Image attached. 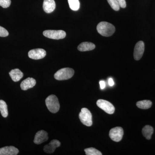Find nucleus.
Wrapping results in <instances>:
<instances>
[{
    "label": "nucleus",
    "mask_w": 155,
    "mask_h": 155,
    "mask_svg": "<svg viewBox=\"0 0 155 155\" xmlns=\"http://www.w3.org/2000/svg\"><path fill=\"white\" fill-rule=\"evenodd\" d=\"M19 150L14 146H7L0 148V155H17Z\"/></svg>",
    "instance_id": "obj_13"
},
{
    "label": "nucleus",
    "mask_w": 155,
    "mask_h": 155,
    "mask_svg": "<svg viewBox=\"0 0 155 155\" xmlns=\"http://www.w3.org/2000/svg\"><path fill=\"white\" fill-rule=\"evenodd\" d=\"M61 143L57 140H53L49 144L45 146L44 151L47 153H52L57 148L61 146Z\"/></svg>",
    "instance_id": "obj_11"
},
{
    "label": "nucleus",
    "mask_w": 155,
    "mask_h": 155,
    "mask_svg": "<svg viewBox=\"0 0 155 155\" xmlns=\"http://www.w3.org/2000/svg\"><path fill=\"white\" fill-rule=\"evenodd\" d=\"M74 74V70L70 68L60 69L55 73L54 76L57 80H66L71 78Z\"/></svg>",
    "instance_id": "obj_3"
},
{
    "label": "nucleus",
    "mask_w": 155,
    "mask_h": 155,
    "mask_svg": "<svg viewBox=\"0 0 155 155\" xmlns=\"http://www.w3.org/2000/svg\"><path fill=\"white\" fill-rule=\"evenodd\" d=\"M43 35L48 38L56 40L63 39L66 36V32L63 30H46L44 31Z\"/></svg>",
    "instance_id": "obj_5"
},
{
    "label": "nucleus",
    "mask_w": 155,
    "mask_h": 155,
    "mask_svg": "<svg viewBox=\"0 0 155 155\" xmlns=\"http://www.w3.org/2000/svg\"><path fill=\"white\" fill-rule=\"evenodd\" d=\"M69 7L71 10L77 11L80 8V3L78 0H68Z\"/></svg>",
    "instance_id": "obj_20"
},
{
    "label": "nucleus",
    "mask_w": 155,
    "mask_h": 155,
    "mask_svg": "<svg viewBox=\"0 0 155 155\" xmlns=\"http://www.w3.org/2000/svg\"><path fill=\"white\" fill-rule=\"evenodd\" d=\"M108 83H109V85L110 86H113L114 84V82L113 78H110L108 80Z\"/></svg>",
    "instance_id": "obj_27"
},
{
    "label": "nucleus",
    "mask_w": 155,
    "mask_h": 155,
    "mask_svg": "<svg viewBox=\"0 0 155 155\" xmlns=\"http://www.w3.org/2000/svg\"><path fill=\"white\" fill-rule=\"evenodd\" d=\"M95 48L94 44L89 42H84L81 43L78 47V49L80 51H91Z\"/></svg>",
    "instance_id": "obj_15"
},
{
    "label": "nucleus",
    "mask_w": 155,
    "mask_h": 155,
    "mask_svg": "<svg viewBox=\"0 0 155 155\" xmlns=\"http://www.w3.org/2000/svg\"><path fill=\"white\" fill-rule=\"evenodd\" d=\"M0 112L2 116L4 118H6L8 115V106L5 101L0 100Z\"/></svg>",
    "instance_id": "obj_19"
},
{
    "label": "nucleus",
    "mask_w": 155,
    "mask_h": 155,
    "mask_svg": "<svg viewBox=\"0 0 155 155\" xmlns=\"http://www.w3.org/2000/svg\"><path fill=\"white\" fill-rule=\"evenodd\" d=\"M9 75L11 76V79L15 82L19 81L23 77V73L19 69H12L9 72Z\"/></svg>",
    "instance_id": "obj_16"
},
{
    "label": "nucleus",
    "mask_w": 155,
    "mask_h": 155,
    "mask_svg": "<svg viewBox=\"0 0 155 155\" xmlns=\"http://www.w3.org/2000/svg\"><path fill=\"white\" fill-rule=\"evenodd\" d=\"M98 32L103 36L109 37L114 34L115 27L113 24L107 22H100L97 27Z\"/></svg>",
    "instance_id": "obj_1"
},
{
    "label": "nucleus",
    "mask_w": 155,
    "mask_h": 155,
    "mask_svg": "<svg viewBox=\"0 0 155 155\" xmlns=\"http://www.w3.org/2000/svg\"><path fill=\"white\" fill-rule=\"evenodd\" d=\"M153 132V128L150 125H147L145 126L142 129V134L143 136L147 139L150 140L151 138Z\"/></svg>",
    "instance_id": "obj_17"
},
{
    "label": "nucleus",
    "mask_w": 155,
    "mask_h": 155,
    "mask_svg": "<svg viewBox=\"0 0 155 155\" xmlns=\"http://www.w3.org/2000/svg\"><path fill=\"white\" fill-rule=\"evenodd\" d=\"M123 134V128L120 127H117L111 129L109 136L112 140L115 142H119L122 139Z\"/></svg>",
    "instance_id": "obj_7"
},
{
    "label": "nucleus",
    "mask_w": 155,
    "mask_h": 155,
    "mask_svg": "<svg viewBox=\"0 0 155 155\" xmlns=\"http://www.w3.org/2000/svg\"><path fill=\"white\" fill-rule=\"evenodd\" d=\"M99 107L104 111L107 114H112L115 112V107L111 103L104 100H99L97 102Z\"/></svg>",
    "instance_id": "obj_6"
},
{
    "label": "nucleus",
    "mask_w": 155,
    "mask_h": 155,
    "mask_svg": "<svg viewBox=\"0 0 155 155\" xmlns=\"http://www.w3.org/2000/svg\"><path fill=\"white\" fill-rule=\"evenodd\" d=\"M36 81L34 78H28L21 82L20 87L21 89L23 91H26L32 88L36 84Z\"/></svg>",
    "instance_id": "obj_12"
},
{
    "label": "nucleus",
    "mask_w": 155,
    "mask_h": 155,
    "mask_svg": "<svg viewBox=\"0 0 155 155\" xmlns=\"http://www.w3.org/2000/svg\"><path fill=\"white\" fill-rule=\"evenodd\" d=\"M136 105L140 109H148L151 107L152 103L150 101L144 100L137 102Z\"/></svg>",
    "instance_id": "obj_18"
},
{
    "label": "nucleus",
    "mask_w": 155,
    "mask_h": 155,
    "mask_svg": "<svg viewBox=\"0 0 155 155\" xmlns=\"http://www.w3.org/2000/svg\"><path fill=\"white\" fill-rule=\"evenodd\" d=\"M9 35V32L8 31L6 30L5 28H3L2 26H0V37H5L8 36Z\"/></svg>",
    "instance_id": "obj_24"
},
{
    "label": "nucleus",
    "mask_w": 155,
    "mask_h": 155,
    "mask_svg": "<svg viewBox=\"0 0 155 155\" xmlns=\"http://www.w3.org/2000/svg\"><path fill=\"white\" fill-rule=\"evenodd\" d=\"M100 87H101V89H103L105 87V81H100Z\"/></svg>",
    "instance_id": "obj_26"
},
{
    "label": "nucleus",
    "mask_w": 155,
    "mask_h": 155,
    "mask_svg": "<svg viewBox=\"0 0 155 155\" xmlns=\"http://www.w3.org/2000/svg\"><path fill=\"white\" fill-rule=\"evenodd\" d=\"M81 122L87 126H91L92 125V116L90 111L86 108H82L79 114Z\"/></svg>",
    "instance_id": "obj_4"
},
{
    "label": "nucleus",
    "mask_w": 155,
    "mask_h": 155,
    "mask_svg": "<svg viewBox=\"0 0 155 155\" xmlns=\"http://www.w3.org/2000/svg\"><path fill=\"white\" fill-rule=\"evenodd\" d=\"M46 55V52L44 49L41 48L31 50L28 52V57L33 60L43 59Z\"/></svg>",
    "instance_id": "obj_9"
},
{
    "label": "nucleus",
    "mask_w": 155,
    "mask_h": 155,
    "mask_svg": "<svg viewBox=\"0 0 155 155\" xmlns=\"http://www.w3.org/2000/svg\"><path fill=\"white\" fill-rule=\"evenodd\" d=\"M43 9L46 13L49 14L54 11L56 8V4L54 0H44L43 5Z\"/></svg>",
    "instance_id": "obj_14"
},
{
    "label": "nucleus",
    "mask_w": 155,
    "mask_h": 155,
    "mask_svg": "<svg viewBox=\"0 0 155 155\" xmlns=\"http://www.w3.org/2000/svg\"><path fill=\"white\" fill-rule=\"evenodd\" d=\"M144 44L142 41H139L135 45L134 52V58L136 61H139L143 55L144 51Z\"/></svg>",
    "instance_id": "obj_8"
},
{
    "label": "nucleus",
    "mask_w": 155,
    "mask_h": 155,
    "mask_svg": "<svg viewBox=\"0 0 155 155\" xmlns=\"http://www.w3.org/2000/svg\"><path fill=\"white\" fill-rule=\"evenodd\" d=\"M48 137L46 131L44 130H40L37 132L35 137L34 142L36 144H40L47 141Z\"/></svg>",
    "instance_id": "obj_10"
},
{
    "label": "nucleus",
    "mask_w": 155,
    "mask_h": 155,
    "mask_svg": "<svg viewBox=\"0 0 155 155\" xmlns=\"http://www.w3.org/2000/svg\"><path fill=\"white\" fill-rule=\"evenodd\" d=\"M11 4V0H0V6L4 8H8Z\"/></svg>",
    "instance_id": "obj_23"
},
{
    "label": "nucleus",
    "mask_w": 155,
    "mask_h": 155,
    "mask_svg": "<svg viewBox=\"0 0 155 155\" xmlns=\"http://www.w3.org/2000/svg\"><path fill=\"white\" fill-rule=\"evenodd\" d=\"M107 2L111 8L114 9V11H119L120 7L116 0H107Z\"/></svg>",
    "instance_id": "obj_22"
},
{
    "label": "nucleus",
    "mask_w": 155,
    "mask_h": 155,
    "mask_svg": "<svg viewBox=\"0 0 155 155\" xmlns=\"http://www.w3.org/2000/svg\"><path fill=\"white\" fill-rule=\"evenodd\" d=\"M119 6L122 8H125L126 7V3L125 0H116Z\"/></svg>",
    "instance_id": "obj_25"
},
{
    "label": "nucleus",
    "mask_w": 155,
    "mask_h": 155,
    "mask_svg": "<svg viewBox=\"0 0 155 155\" xmlns=\"http://www.w3.org/2000/svg\"><path fill=\"white\" fill-rule=\"evenodd\" d=\"M46 105L48 110L53 114H55L60 110V105L57 97L55 95L49 96L45 100Z\"/></svg>",
    "instance_id": "obj_2"
},
{
    "label": "nucleus",
    "mask_w": 155,
    "mask_h": 155,
    "mask_svg": "<svg viewBox=\"0 0 155 155\" xmlns=\"http://www.w3.org/2000/svg\"><path fill=\"white\" fill-rule=\"evenodd\" d=\"M85 154L87 155H101V152L96 149L94 148H89L84 149Z\"/></svg>",
    "instance_id": "obj_21"
}]
</instances>
